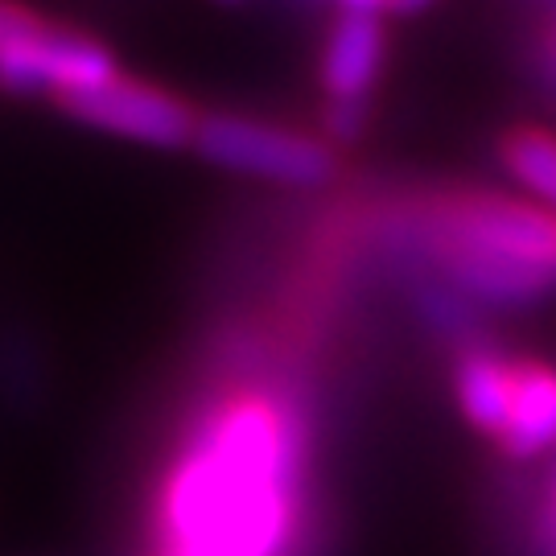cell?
Masks as SVG:
<instances>
[{
    "label": "cell",
    "mask_w": 556,
    "mask_h": 556,
    "mask_svg": "<svg viewBox=\"0 0 556 556\" xmlns=\"http://www.w3.org/2000/svg\"><path fill=\"white\" fill-rule=\"evenodd\" d=\"M38 21H41L38 13H34V9H25L21 0H0V50H4L13 38H21L25 29H34Z\"/></svg>",
    "instance_id": "4fadbf2b"
},
{
    "label": "cell",
    "mask_w": 556,
    "mask_h": 556,
    "mask_svg": "<svg viewBox=\"0 0 556 556\" xmlns=\"http://www.w3.org/2000/svg\"><path fill=\"white\" fill-rule=\"evenodd\" d=\"M309 413L239 383L190 417L144 511V556H321Z\"/></svg>",
    "instance_id": "6da1fadb"
},
{
    "label": "cell",
    "mask_w": 556,
    "mask_h": 556,
    "mask_svg": "<svg viewBox=\"0 0 556 556\" xmlns=\"http://www.w3.org/2000/svg\"><path fill=\"white\" fill-rule=\"evenodd\" d=\"M503 161L511 178L532 194V199L556 215V137L540 128H523L503 140Z\"/></svg>",
    "instance_id": "30bf717a"
},
{
    "label": "cell",
    "mask_w": 556,
    "mask_h": 556,
    "mask_svg": "<svg viewBox=\"0 0 556 556\" xmlns=\"http://www.w3.org/2000/svg\"><path fill=\"white\" fill-rule=\"evenodd\" d=\"M498 450L507 462H536L556 450V367L540 358H519L516 400Z\"/></svg>",
    "instance_id": "9c48e42d"
},
{
    "label": "cell",
    "mask_w": 556,
    "mask_h": 556,
    "mask_svg": "<svg viewBox=\"0 0 556 556\" xmlns=\"http://www.w3.org/2000/svg\"><path fill=\"white\" fill-rule=\"evenodd\" d=\"M425 4H433V0H388V9H396V13H420Z\"/></svg>",
    "instance_id": "9a60e30c"
},
{
    "label": "cell",
    "mask_w": 556,
    "mask_h": 556,
    "mask_svg": "<svg viewBox=\"0 0 556 556\" xmlns=\"http://www.w3.org/2000/svg\"><path fill=\"white\" fill-rule=\"evenodd\" d=\"M62 108L83 124H91V128H103L112 137L140 140V144H153V149H178L199 132V119L178 96L161 91L153 83L119 79V75L96 87V91L62 100Z\"/></svg>",
    "instance_id": "5b68a950"
},
{
    "label": "cell",
    "mask_w": 556,
    "mask_h": 556,
    "mask_svg": "<svg viewBox=\"0 0 556 556\" xmlns=\"http://www.w3.org/2000/svg\"><path fill=\"white\" fill-rule=\"evenodd\" d=\"M342 4V13H371L379 17V9H388V0H338Z\"/></svg>",
    "instance_id": "5bb4252c"
},
{
    "label": "cell",
    "mask_w": 556,
    "mask_h": 556,
    "mask_svg": "<svg viewBox=\"0 0 556 556\" xmlns=\"http://www.w3.org/2000/svg\"><path fill=\"white\" fill-rule=\"evenodd\" d=\"M194 144L202 157L223 169L280 181V186H321L334 174V153L321 140L268 119L227 116V112L206 116L199 119Z\"/></svg>",
    "instance_id": "7a4b0ae2"
},
{
    "label": "cell",
    "mask_w": 556,
    "mask_h": 556,
    "mask_svg": "<svg viewBox=\"0 0 556 556\" xmlns=\"http://www.w3.org/2000/svg\"><path fill=\"white\" fill-rule=\"evenodd\" d=\"M438 256L445 277L454 280V289L470 305L475 301H482V305H519V301H536L553 285V277L540 273V268L478 252L466 243H450V239H438Z\"/></svg>",
    "instance_id": "52a82bcc"
},
{
    "label": "cell",
    "mask_w": 556,
    "mask_h": 556,
    "mask_svg": "<svg viewBox=\"0 0 556 556\" xmlns=\"http://www.w3.org/2000/svg\"><path fill=\"white\" fill-rule=\"evenodd\" d=\"M383 66V25L371 13H342L321 50V83L330 100H367Z\"/></svg>",
    "instance_id": "ba28073f"
},
{
    "label": "cell",
    "mask_w": 556,
    "mask_h": 556,
    "mask_svg": "<svg viewBox=\"0 0 556 556\" xmlns=\"http://www.w3.org/2000/svg\"><path fill=\"white\" fill-rule=\"evenodd\" d=\"M433 239L466 243L491 256L540 268L556 280V215L511 199H462L441 206Z\"/></svg>",
    "instance_id": "277c9868"
},
{
    "label": "cell",
    "mask_w": 556,
    "mask_h": 556,
    "mask_svg": "<svg viewBox=\"0 0 556 556\" xmlns=\"http://www.w3.org/2000/svg\"><path fill=\"white\" fill-rule=\"evenodd\" d=\"M116 79V59L96 38L41 17L0 50V91L71 100Z\"/></svg>",
    "instance_id": "3957f363"
},
{
    "label": "cell",
    "mask_w": 556,
    "mask_h": 556,
    "mask_svg": "<svg viewBox=\"0 0 556 556\" xmlns=\"http://www.w3.org/2000/svg\"><path fill=\"white\" fill-rule=\"evenodd\" d=\"M532 556H556V466L540 482L536 511H532Z\"/></svg>",
    "instance_id": "8fae6325"
},
{
    "label": "cell",
    "mask_w": 556,
    "mask_h": 556,
    "mask_svg": "<svg viewBox=\"0 0 556 556\" xmlns=\"http://www.w3.org/2000/svg\"><path fill=\"white\" fill-rule=\"evenodd\" d=\"M516 367L519 358L503 355L491 342H470L454 367V396L462 417L475 425L482 438L498 445L507 433L511 400H516Z\"/></svg>",
    "instance_id": "8992f818"
},
{
    "label": "cell",
    "mask_w": 556,
    "mask_h": 556,
    "mask_svg": "<svg viewBox=\"0 0 556 556\" xmlns=\"http://www.w3.org/2000/svg\"><path fill=\"white\" fill-rule=\"evenodd\" d=\"M367 128V100H330L326 108V132L338 140H355Z\"/></svg>",
    "instance_id": "7c38bea8"
}]
</instances>
